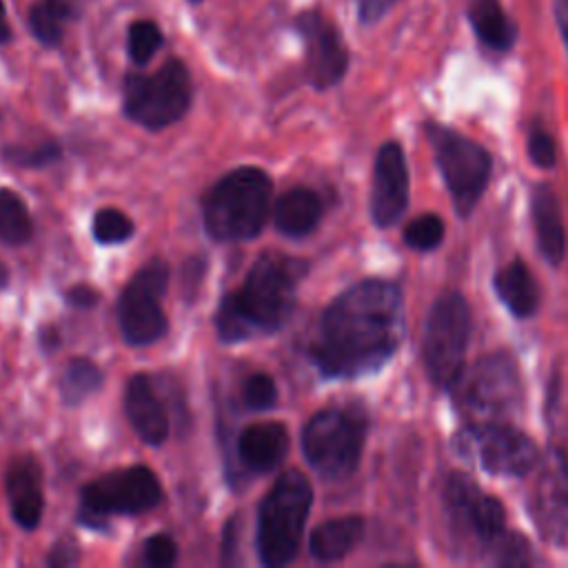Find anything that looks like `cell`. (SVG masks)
I'll list each match as a JSON object with an SVG mask.
<instances>
[{
    "label": "cell",
    "instance_id": "6da1fadb",
    "mask_svg": "<svg viewBox=\"0 0 568 568\" xmlns=\"http://www.w3.org/2000/svg\"><path fill=\"white\" fill-rule=\"evenodd\" d=\"M404 333L402 288L390 280L368 277L324 308L308 357L324 377H364L393 359Z\"/></svg>",
    "mask_w": 568,
    "mask_h": 568
},
{
    "label": "cell",
    "instance_id": "7a4b0ae2",
    "mask_svg": "<svg viewBox=\"0 0 568 568\" xmlns=\"http://www.w3.org/2000/svg\"><path fill=\"white\" fill-rule=\"evenodd\" d=\"M306 273V260L264 251L251 266L244 286L220 300L215 313L220 339L235 344L280 331L295 308L297 288Z\"/></svg>",
    "mask_w": 568,
    "mask_h": 568
},
{
    "label": "cell",
    "instance_id": "3957f363",
    "mask_svg": "<svg viewBox=\"0 0 568 568\" xmlns=\"http://www.w3.org/2000/svg\"><path fill=\"white\" fill-rule=\"evenodd\" d=\"M273 182L257 166H237L222 175L202 200V222L217 242L260 235L271 213Z\"/></svg>",
    "mask_w": 568,
    "mask_h": 568
},
{
    "label": "cell",
    "instance_id": "277c9868",
    "mask_svg": "<svg viewBox=\"0 0 568 568\" xmlns=\"http://www.w3.org/2000/svg\"><path fill=\"white\" fill-rule=\"evenodd\" d=\"M313 506V488L304 473H282L257 510V552L264 566L280 568L295 559Z\"/></svg>",
    "mask_w": 568,
    "mask_h": 568
},
{
    "label": "cell",
    "instance_id": "5b68a950",
    "mask_svg": "<svg viewBox=\"0 0 568 568\" xmlns=\"http://www.w3.org/2000/svg\"><path fill=\"white\" fill-rule=\"evenodd\" d=\"M455 408L470 424L510 417L521 404L524 386L517 359L508 351H495L459 373L448 388Z\"/></svg>",
    "mask_w": 568,
    "mask_h": 568
},
{
    "label": "cell",
    "instance_id": "8992f818",
    "mask_svg": "<svg viewBox=\"0 0 568 568\" xmlns=\"http://www.w3.org/2000/svg\"><path fill=\"white\" fill-rule=\"evenodd\" d=\"M368 419L362 408L317 410L302 430V450L317 475L331 481L346 479L359 466Z\"/></svg>",
    "mask_w": 568,
    "mask_h": 568
},
{
    "label": "cell",
    "instance_id": "52a82bcc",
    "mask_svg": "<svg viewBox=\"0 0 568 568\" xmlns=\"http://www.w3.org/2000/svg\"><path fill=\"white\" fill-rule=\"evenodd\" d=\"M424 135L433 149L435 164L450 193L455 213L466 220L488 186L493 158L479 142L433 120L424 122Z\"/></svg>",
    "mask_w": 568,
    "mask_h": 568
},
{
    "label": "cell",
    "instance_id": "ba28073f",
    "mask_svg": "<svg viewBox=\"0 0 568 568\" xmlns=\"http://www.w3.org/2000/svg\"><path fill=\"white\" fill-rule=\"evenodd\" d=\"M470 326L466 297L455 288L439 293L426 315L422 337V362L437 388L448 390L464 371Z\"/></svg>",
    "mask_w": 568,
    "mask_h": 568
},
{
    "label": "cell",
    "instance_id": "9c48e42d",
    "mask_svg": "<svg viewBox=\"0 0 568 568\" xmlns=\"http://www.w3.org/2000/svg\"><path fill=\"white\" fill-rule=\"evenodd\" d=\"M191 95L189 69L178 58H171L149 75H126L124 113L135 124L160 131L175 124L189 111Z\"/></svg>",
    "mask_w": 568,
    "mask_h": 568
},
{
    "label": "cell",
    "instance_id": "30bf717a",
    "mask_svg": "<svg viewBox=\"0 0 568 568\" xmlns=\"http://www.w3.org/2000/svg\"><path fill=\"white\" fill-rule=\"evenodd\" d=\"M162 501L158 475L146 466L111 470L80 490L78 521L104 530L109 515H142Z\"/></svg>",
    "mask_w": 568,
    "mask_h": 568
},
{
    "label": "cell",
    "instance_id": "8fae6325",
    "mask_svg": "<svg viewBox=\"0 0 568 568\" xmlns=\"http://www.w3.org/2000/svg\"><path fill=\"white\" fill-rule=\"evenodd\" d=\"M457 455L473 459L488 475L526 477L539 464V448L524 430L497 422L468 424L453 437Z\"/></svg>",
    "mask_w": 568,
    "mask_h": 568
},
{
    "label": "cell",
    "instance_id": "7c38bea8",
    "mask_svg": "<svg viewBox=\"0 0 568 568\" xmlns=\"http://www.w3.org/2000/svg\"><path fill=\"white\" fill-rule=\"evenodd\" d=\"M169 284V264L164 260L146 262L124 286L118 300L120 331L131 346H149L158 342L166 328L162 295Z\"/></svg>",
    "mask_w": 568,
    "mask_h": 568
},
{
    "label": "cell",
    "instance_id": "4fadbf2b",
    "mask_svg": "<svg viewBox=\"0 0 568 568\" xmlns=\"http://www.w3.org/2000/svg\"><path fill=\"white\" fill-rule=\"evenodd\" d=\"M528 515L541 539L561 546L568 539V455L550 446L535 466Z\"/></svg>",
    "mask_w": 568,
    "mask_h": 568
},
{
    "label": "cell",
    "instance_id": "5bb4252c",
    "mask_svg": "<svg viewBox=\"0 0 568 568\" xmlns=\"http://www.w3.org/2000/svg\"><path fill=\"white\" fill-rule=\"evenodd\" d=\"M444 504L448 515L468 530L479 544L497 546L506 535V508L484 493L468 475L450 473L444 484Z\"/></svg>",
    "mask_w": 568,
    "mask_h": 568
},
{
    "label": "cell",
    "instance_id": "9a60e30c",
    "mask_svg": "<svg viewBox=\"0 0 568 568\" xmlns=\"http://www.w3.org/2000/svg\"><path fill=\"white\" fill-rule=\"evenodd\" d=\"M295 31L304 42L306 78L317 89L335 87L348 69V49L339 29L320 11H302Z\"/></svg>",
    "mask_w": 568,
    "mask_h": 568
},
{
    "label": "cell",
    "instance_id": "2e32d148",
    "mask_svg": "<svg viewBox=\"0 0 568 568\" xmlns=\"http://www.w3.org/2000/svg\"><path fill=\"white\" fill-rule=\"evenodd\" d=\"M408 166L399 142L388 140L377 149L371 186V220L377 229L397 224L408 206Z\"/></svg>",
    "mask_w": 568,
    "mask_h": 568
},
{
    "label": "cell",
    "instance_id": "e0dca14e",
    "mask_svg": "<svg viewBox=\"0 0 568 568\" xmlns=\"http://www.w3.org/2000/svg\"><path fill=\"white\" fill-rule=\"evenodd\" d=\"M7 497L9 508L16 524L24 530H33L44 510V495H42V470L31 455L13 457L7 466Z\"/></svg>",
    "mask_w": 568,
    "mask_h": 568
},
{
    "label": "cell",
    "instance_id": "ac0fdd59",
    "mask_svg": "<svg viewBox=\"0 0 568 568\" xmlns=\"http://www.w3.org/2000/svg\"><path fill=\"white\" fill-rule=\"evenodd\" d=\"M126 417L142 442L149 446H160L169 437V417L162 399L158 397L151 379L142 373L126 382L124 390Z\"/></svg>",
    "mask_w": 568,
    "mask_h": 568
},
{
    "label": "cell",
    "instance_id": "d6986e66",
    "mask_svg": "<svg viewBox=\"0 0 568 568\" xmlns=\"http://www.w3.org/2000/svg\"><path fill=\"white\" fill-rule=\"evenodd\" d=\"M288 453V430L282 422H260L246 426L237 437L242 464L255 473H268L282 464Z\"/></svg>",
    "mask_w": 568,
    "mask_h": 568
},
{
    "label": "cell",
    "instance_id": "ffe728a7",
    "mask_svg": "<svg viewBox=\"0 0 568 568\" xmlns=\"http://www.w3.org/2000/svg\"><path fill=\"white\" fill-rule=\"evenodd\" d=\"M530 211L539 253L550 266H559L566 255V226L561 217V206L546 184H537L532 189Z\"/></svg>",
    "mask_w": 568,
    "mask_h": 568
},
{
    "label": "cell",
    "instance_id": "44dd1931",
    "mask_svg": "<svg viewBox=\"0 0 568 568\" xmlns=\"http://www.w3.org/2000/svg\"><path fill=\"white\" fill-rule=\"evenodd\" d=\"M493 286L501 304L517 320H528L537 313L539 288L521 257H515L506 266H501L493 277Z\"/></svg>",
    "mask_w": 568,
    "mask_h": 568
},
{
    "label": "cell",
    "instance_id": "7402d4cb",
    "mask_svg": "<svg viewBox=\"0 0 568 568\" xmlns=\"http://www.w3.org/2000/svg\"><path fill=\"white\" fill-rule=\"evenodd\" d=\"M322 220V200L306 186L282 193L273 206V224L286 237L308 235Z\"/></svg>",
    "mask_w": 568,
    "mask_h": 568
},
{
    "label": "cell",
    "instance_id": "603a6c76",
    "mask_svg": "<svg viewBox=\"0 0 568 568\" xmlns=\"http://www.w3.org/2000/svg\"><path fill=\"white\" fill-rule=\"evenodd\" d=\"M364 519L359 515L335 517L313 528L308 550L320 561H337L346 557L364 537Z\"/></svg>",
    "mask_w": 568,
    "mask_h": 568
},
{
    "label": "cell",
    "instance_id": "cb8c5ba5",
    "mask_svg": "<svg viewBox=\"0 0 568 568\" xmlns=\"http://www.w3.org/2000/svg\"><path fill=\"white\" fill-rule=\"evenodd\" d=\"M468 22L477 40L493 51H508L517 42V24L508 18L499 0H473Z\"/></svg>",
    "mask_w": 568,
    "mask_h": 568
},
{
    "label": "cell",
    "instance_id": "d4e9b609",
    "mask_svg": "<svg viewBox=\"0 0 568 568\" xmlns=\"http://www.w3.org/2000/svg\"><path fill=\"white\" fill-rule=\"evenodd\" d=\"M71 16L73 4L69 0H38L29 11V27L40 44L58 47Z\"/></svg>",
    "mask_w": 568,
    "mask_h": 568
},
{
    "label": "cell",
    "instance_id": "484cf974",
    "mask_svg": "<svg viewBox=\"0 0 568 568\" xmlns=\"http://www.w3.org/2000/svg\"><path fill=\"white\" fill-rule=\"evenodd\" d=\"M104 375L89 357H73L60 379V395L67 406H78L102 388Z\"/></svg>",
    "mask_w": 568,
    "mask_h": 568
},
{
    "label": "cell",
    "instance_id": "4316f807",
    "mask_svg": "<svg viewBox=\"0 0 568 568\" xmlns=\"http://www.w3.org/2000/svg\"><path fill=\"white\" fill-rule=\"evenodd\" d=\"M33 235L31 215L11 189H0V242L7 246H22Z\"/></svg>",
    "mask_w": 568,
    "mask_h": 568
},
{
    "label": "cell",
    "instance_id": "83f0119b",
    "mask_svg": "<svg viewBox=\"0 0 568 568\" xmlns=\"http://www.w3.org/2000/svg\"><path fill=\"white\" fill-rule=\"evenodd\" d=\"M62 155V149L58 142L53 140H42L36 146H27V144H7L2 149V158L4 162L20 166V169H42L47 164L58 162Z\"/></svg>",
    "mask_w": 568,
    "mask_h": 568
},
{
    "label": "cell",
    "instance_id": "f1b7e54d",
    "mask_svg": "<svg viewBox=\"0 0 568 568\" xmlns=\"http://www.w3.org/2000/svg\"><path fill=\"white\" fill-rule=\"evenodd\" d=\"M91 231H93L95 242H100V244H122V242L131 240V235L135 233V224L120 209L106 206V209L95 211Z\"/></svg>",
    "mask_w": 568,
    "mask_h": 568
},
{
    "label": "cell",
    "instance_id": "f546056e",
    "mask_svg": "<svg viewBox=\"0 0 568 568\" xmlns=\"http://www.w3.org/2000/svg\"><path fill=\"white\" fill-rule=\"evenodd\" d=\"M164 38L153 20H135L126 33V51L135 64H146L162 47Z\"/></svg>",
    "mask_w": 568,
    "mask_h": 568
},
{
    "label": "cell",
    "instance_id": "4dcf8cb0",
    "mask_svg": "<svg viewBox=\"0 0 568 568\" xmlns=\"http://www.w3.org/2000/svg\"><path fill=\"white\" fill-rule=\"evenodd\" d=\"M444 240V222L435 213H424L410 220L404 229V242L415 251H433Z\"/></svg>",
    "mask_w": 568,
    "mask_h": 568
},
{
    "label": "cell",
    "instance_id": "1f68e13d",
    "mask_svg": "<svg viewBox=\"0 0 568 568\" xmlns=\"http://www.w3.org/2000/svg\"><path fill=\"white\" fill-rule=\"evenodd\" d=\"M244 404L251 410H268L275 406L277 402V386L273 382L271 375L266 373H253L246 382H244V390H242Z\"/></svg>",
    "mask_w": 568,
    "mask_h": 568
},
{
    "label": "cell",
    "instance_id": "d6a6232c",
    "mask_svg": "<svg viewBox=\"0 0 568 568\" xmlns=\"http://www.w3.org/2000/svg\"><path fill=\"white\" fill-rule=\"evenodd\" d=\"M495 559L499 566H528L535 555L528 539L519 532H506L504 539L495 546Z\"/></svg>",
    "mask_w": 568,
    "mask_h": 568
},
{
    "label": "cell",
    "instance_id": "836d02e7",
    "mask_svg": "<svg viewBox=\"0 0 568 568\" xmlns=\"http://www.w3.org/2000/svg\"><path fill=\"white\" fill-rule=\"evenodd\" d=\"M526 151H528V160L539 166V169H552L557 162V146L555 140L548 131H544L541 126H532L528 133V142H526Z\"/></svg>",
    "mask_w": 568,
    "mask_h": 568
},
{
    "label": "cell",
    "instance_id": "e575fe53",
    "mask_svg": "<svg viewBox=\"0 0 568 568\" xmlns=\"http://www.w3.org/2000/svg\"><path fill=\"white\" fill-rule=\"evenodd\" d=\"M142 557H144V564L146 566H153V568H169L175 564L178 559V544L171 535H153L144 541V548H142Z\"/></svg>",
    "mask_w": 568,
    "mask_h": 568
},
{
    "label": "cell",
    "instance_id": "d590c367",
    "mask_svg": "<svg viewBox=\"0 0 568 568\" xmlns=\"http://www.w3.org/2000/svg\"><path fill=\"white\" fill-rule=\"evenodd\" d=\"M80 552H78V544L71 537H60L55 541V546L49 550L47 555V566L53 568H64V566H73L78 564Z\"/></svg>",
    "mask_w": 568,
    "mask_h": 568
},
{
    "label": "cell",
    "instance_id": "8d00e7d4",
    "mask_svg": "<svg viewBox=\"0 0 568 568\" xmlns=\"http://www.w3.org/2000/svg\"><path fill=\"white\" fill-rule=\"evenodd\" d=\"M357 9V18L362 24H373L382 20L399 0H353Z\"/></svg>",
    "mask_w": 568,
    "mask_h": 568
},
{
    "label": "cell",
    "instance_id": "74e56055",
    "mask_svg": "<svg viewBox=\"0 0 568 568\" xmlns=\"http://www.w3.org/2000/svg\"><path fill=\"white\" fill-rule=\"evenodd\" d=\"M67 302L73 308H93L95 304H100V293L89 284H75L67 291Z\"/></svg>",
    "mask_w": 568,
    "mask_h": 568
},
{
    "label": "cell",
    "instance_id": "f35d334b",
    "mask_svg": "<svg viewBox=\"0 0 568 568\" xmlns=\"http://www.w3.org/2000/svg\"><path fill=\"white\" fill-rule=\"evenodd\" d=\"M552 13H555L559 36L568 49V0H552Z\"/></svg>",
    "mask_w": 568,
    "mask_h": 568
},
{
    "label": "cell",
    "instance_id": "ab89813d",
    "mask_svg": "<svg viewBox=\"0 0 568 568\" xmlns=\"http://www.w3.org/2000/svg\"><path fill=\"white\" fill-rule=\"evenodd\" d=\"M233 526H235V517H231V519L226 521L224 532H222V537H224V541H222V561H224V564H231V555H233V539H235Z\"/></svg>",
    "mask_w": 568,
    "mask_h": 568
},
{
    "label": "cell",
    "instance_id": "60d3db41",
    "mask_svg": "<svg viewBox=\"0 0 568 568\" xmlns=\"http://www.w3.org/2000/svg\"><path fill=\"white\" fill-rule=\"evenodd\" d=\"M9 40H11V27H9V20H7V13H4V4L0 0V44H4Z\"/></svg>",
    "mask_w": 568,
    "mask_h": 568
},
{
    "label": "cell",
    "instance_id": "b9f144b4",
    "mask_svg": "<svg viewBox=\"0 0 568 568\" xmlns=\"http://www.w3.org/2000/svg\"><path fill=\"white\" fill-rule=\"evenodd\" d=\"M7 284H9V271H7L4 264H0V291H2Z\"/></svg>",
    "mask_w": 568,
    "mask_h": 568
},
{
    "label": "cell",
    "instance_id": "7bdbcfd3",
    "mask_svg": "<svg viewBox=\"0 0 568 568\" xmlns=\"http://www.w3.org/2000/svg\"><path fill=\"white\" fill-rule=\"evenodd\" d=\"M191 2H197V0H191Z\"/></svg>",
    "mask_w": 568,
    "mask_h": 568
}]
</instances>
